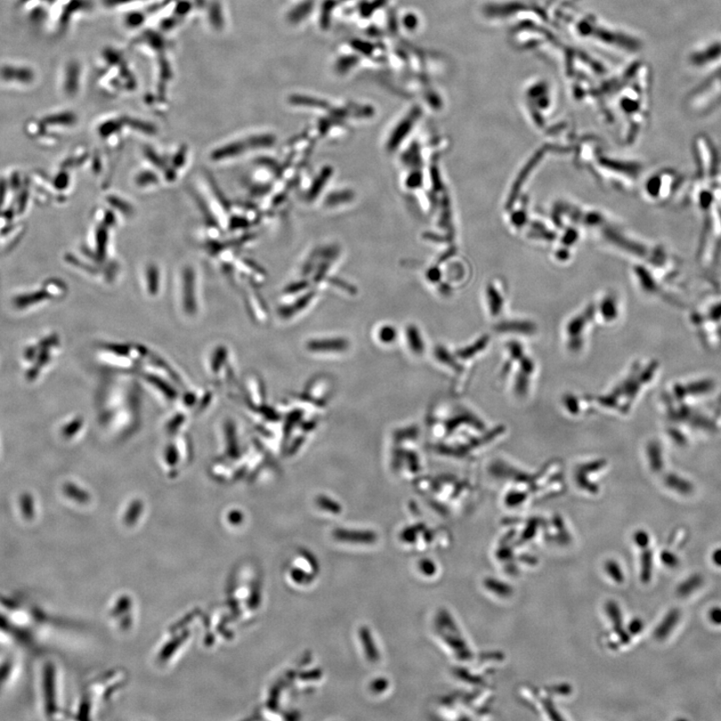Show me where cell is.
<instances>
[{"label":"cell","instance_id":"9","mask_svg":"<svg viewBox=\"0 0 721 721\" xmlns=\"http://www.w3.org/2000/svg\"><path fill=\"white\" fill-rule=\"evenodd\" d=\"M317 504L321 508L327 510V512L329 510L331 512H335V514H337L340 512V509H341L340 508L339 504H336V502L325 498V496H320L317 499Z\"/></svg>","mask_w":721,"mask_h":721},{"label":"cell","instance_id":"12","mask_svg":"<svg viewBox=\"0 0 721 721\" xmlns=\"http://www.w3.org/2000/svg\"><path fill=\"white\" fill-rule=\"evenodd\" d=\"M648 537L645 533L639 532L636 534L635 541L639 546H645L648 543Z\"/></svg>","mask_w":721,"mask_h":721},{"label":"cell","instance_id":"1","mask_svg":"<svg viewBox=\"0 0 721 721\" xmlns=\"http://www.w3.org/2000/svg\"><path fill=\"white\" fill-rule=\"evenodd\" d=\"M349 347L345 339H315L307 342V350L315 353L344 352Z\"/></svg>","mask_w":721,"mask_h":721},{"label":"cell","instance_id":"13","mask_svg":"<svg viewBox=\"0 0 721 721\" xmlns=\"http://www.w3.org/2000/svg\"><path fill=\"white\" fill-rule=\"evenodd\" d=\"M710 619L716 625H721V610L716 609L710 612Z\"/></svg>","mask_w":721,"mask_h":721},{"label":"cell","instance_id":"7","mask_svg":"<svg viewBox=\"0 0 721 721\" xmlns=\"http://www.w3.org/2000/svg\"><path fill=\"white\" fill-rule=\"evenodd\" d=\"M701 582L702 579L700 577H694L687 580L683 586H680L678 590L679 594L683 596L691 594L693 590L701 586Z\"/></svg>","mask_w":721,"mask_h":721},{"label":"cell","instance_id":"10","mask_svg":"<svg viewBox=\"0 0 721 721\" xmlns=\"http://www.w3.org/2000/svg\"><path fill=\"white\" fill-rule=\"evenodd\" d=\"M80 426H82V424H80L79 421L77 420L75 421V422H71L66 428H64L62 430V434L66 437H70L76 434Z\"/></svg>","mask_w":721,"mask_h":721},{"label":"cell","instance_id":"5","mask_svg":"<svg viewBox=\"0 0 721 721\" xmlns=\"http://www.w3.org/2000/svg\"><path fill=\"white\" fill-rule=\"evenodd\" d=\"M20 508L24 517H27L28 520H30L31 517L35 515V501L34 498L31 497L30 494L26 493L20 498Z\"/></svg>","mask_w":721,"mask_h":721},{"label":"cell","instance_id":"8","mask_svg":"<svg viewBox=\"0 0 721 721\" xmlns=\"http://www.w3.org/2000/svg\"><path fill=\"white\" fill-rule=\"evenodd\" d=\"M380 341L385 344H390L395 341L396 331L392 327H384L379 332Z\"/></svg>","mask_w":721,"mask_h":721},{"label":"cell","instance_id":"6","mask_svg":"<svg viewBox=\"0 0 721 721\" xmlns=\"http://www.w3.org/2000/svg\"><path fill=\"white\" fill-rule=\"evenodd\" d=\"M362 637L364 639V646L365 651H366L367 655L369 656L371 661H377L379 660L378 651L375 650L374 643H373V639L370 635V632L367 630L362 631Z\"/></svg>","mask_w":721,"mask_h":721},{"label":"cell","instance_id":"14","mask_svg":"<svg viewBox=\"0 0 721 721\" xmlns=\"http://www.w3.org/2000/svg\"><path fill=\"white\" fill-rule=\"evenodd\" d=\"M714 561H715V563L721 566V549L716 551V553L714 554Z\"/></svg>","mask_w":721,"mask_h":721},{"label":"cell","instance_id":"3","mask_svg":"<svg viewBox=\"0 0 721 721\" xmlns=\"http://www.w3.org/2000/svg\"><path fill=\"white\" fill-rule=\"evenodd\" d=\"M407 341L413 354L421 356L424 352V343L419 331L415 327L407 329Z\"/></svg>","mask_w":721,"mask_h":721},{"label":"cell","instance_id":"11","mask_svg":"<svg viewBox=\"0 0 721 721\" xmlns=\"http://www.w3.org/2000/svg\"><path fill=\"white\" fill-rule=\"evenodd\" d=\"M662 561L669 566H676L677 564L676 557L669 553H663Z\"/></svg>","mask_w":721,"mask_h":721},{"label":"cell","instance_id":"4","mask_svg":"<svg viewBox=\"0 0 721 721\" xmlns=\"http://www.w3.org/2000/svg\"><path fill=\"white\" fill-rule=\"evenodd\" d=\"M678 618H679L678 611L675 610L670 612L668 615L667 619L661 623L660 628L656 629L655 631L656 637H659L660 639L666 638L669 635V632L672 630V628L676 627V622L678 621Z\"/></svg>","mask_w":721,"mask_h":721},{"label":"cell","instance_id":"2","mask_svg":"<svg viewBox=\"0 0 721 721\" xmlns=\"http://www.w3.org/2000/svg\"><path fill=\"white\" fill-rule=\"evenodd\" d=\"M334 537L340 541L356 542V543H371L376 540V536L373 532H360V531H348V530H336Z\"/></svg>","mask_w":721,"mask_h":721}]
</instances>
